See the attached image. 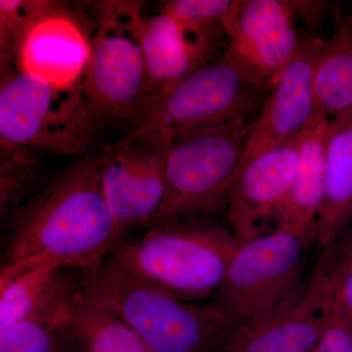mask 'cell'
Listing matches in <instances>:
<instances>
[{"mask_svg": "<svg viewBox=\"0 0 352 352\" xmlns=\"http://www.w3.org/2000/svg\"><path fill=\"white\" fill-rule=\"evenodd\" d=\"M103 152L87 153L51 175L4 232L0 286L38 264L87 270L124 242L104 198Z\"/></svg>", "mask_w": 352, "mask_h": 352, "instance_id": "cell-1", "label": "cell"}, {"mask_svg": "<svg viewBox=\"0 0 352 352\" xmlns=\"http://www.w3.org/2000/svg\"><path fill=\"white\" fill-rule=\"evenodd\" d=\"M83 291L120 316L150 352H223L237 330L212 302L179 300L105 263L78 270Z\"/></svg>", "mask_w": 352, "mask_h": 352, "instance_id": "cell-2", "label": "cell"}, {"mask_svg": "<svg viewBox=\"0 0 352 352\" xmlns=\"http://www.w3.org/2000/svg\"><path fill=\"white\" fill-rule=\"evenodd\" d=\"M239 243L232 231L212 220L168 222L124 241L106 261L179 300L210 302Z\"/></svg>", "mask_w": 352, "mask_h": 352, "instance_id": "cell-3", "label": "cell"}, {"mask_svg": "<svg viewBox=\"0 0 352 352\" xmlns=\"http://www.w3.org/2000/svg\"><path fill=\"white\" fill-rule=\"evenodd\" d=\"M91 54L82 92L94 138L111 127L138 126L149 105L143 55V3L110 0L94 4ZM129 131V132H131Z\"/></svg>", "mask_w": 352, "mask_h": 352, "instance_id": "cell-4", "label": "cell"}, {"mask_svg": "<svg viewBox=\"0 0 352 352\" xmlns=\"http://www.w3.org/2000/svg\"><path fill=\"white\" fill-rule=\"evenodd\" d=\"M250 126L247 120H237L173 135L166 157V194L149 226L210 220L226 212Z\"/></svg>", "mask_w": 352, "mask_h": 352, "instance_id": "cell-5", "label": "cell"}, {"mask_svg": "<svg viewBox=\"0 0 352 352\" xmlns=\"http://www.w3.org/2000/svg\"><path fill=\"white\" fill-rule=\"evenodd\" d=\"M314 233L274 228L239 243L212 302L239 328L272 314L302 288Z\"/></svg>", "mask_w": 352, "mask_h": 352, "instance_id": "cell-6", "label": "cell"}, {"mask_svg": "<svg viewBox=\"0 0 352 352\" xmlns=\"http://www.w3.org/2000/svg\"><path fill=\"white\" fill-rule=\"evenodd\" d=\"M82 85L53 87L15 67L1 71L0 140L38 152L87 154L95 138Z\"/></svg>", "mask_w": 352, "mask_h": 352, "instance_id": "cell-7", "label": "cell"}, {"mask_svg": "<svg viewBox=\"0 0 352 352\" xmlns=\"http://www.w3.org/2000/svg\"><path fill=\"white\" fill-rule=\"evenodd\" d=\"M265 90L247 72L222 56L152 98L132 131H159L173 136L247 120L256 112Z\"/></svg>", "mask_w": 352, "mask_h": 352, "instance_id": "cell-8", "label": "cell"}, {"mask_svg": "<svg viewBox=\"0 0 352 352\" xmlns=\"http://www.w3.org/2000/svg\"><path fill=\"white\" fill-rule=\"evenodd\" d=\"M173 138L164 131H131L102 151V191L124 239L132 229L150 226L163 203Z\"/></svg>", "mask_w": 352, "mask_h": 352, "instance_id": "cell-9", "label": "cell"}, {"mask_svg": "<svg viewBox=\"0 0 352 352\" xmlns=\"http://www.w3.org/2000/svg\"><path fill=\"white\" fill-rule=\"evenodd\" d=\"M298 7L289 0H237L224 29L223 56L266 85L295 56L303 36Z\"/></svg>", "mask_w": 352, "mask_h": 352, "instance_id": "cell-10", "label": "cell"}, {"mask_svg": "<svg viewBox=\"0 0 352 352\" xmlns=\"http://www.w3.org/2000/svg\"><path fill=\"white\" fill-rule=\"evenodd\" d=\"M332 296L326 245L298 293L272 314L237 328L223 352H312L325 327Z\"/></svg>", "mask_w": 352, "mask_h": 352, "instance_id": "cell-11", "label": "cell"}, {"mask_svg": "<svg viewBox=\"0 0 352 352\" xmlns=\"http://www.w3.org/2000/svg\"><path fill=\"white\" fill-rule=\"evenodd\" d=\"M323 38L303 36L295 56L266 85L270 92L252 122L240 166L300 135L318 111L314 69Z\"/></svg>", "mask_w": 352, "mask_h": 352, "instance_id": "cell-12", "label": "cell"}, {"mask_svg": "<svg viewBox=\"0 0 352 352\" xmlns=\"http://www.w3.org/2000/svg\"><path fill=\"white\" fill-rule=\"evenodd\" d=\"M300 136V135H298ZM298 136L241 166L229 194L226 215L240 243L275 228L298 166Z\"/></svg>", "mask_w": 352, "mask_h": 352, "instance_id": "cell-13", "label": "cell"}, {"mask_svg": "<svg viewBox=\"0 0 352 352\" xmlns=\"http://www.w3.org/2000/svg\"><path fill=\"white\" fill-rule=\"evenodd\" d=\"M91 54L90 36L82 22L56 2L23 38L15 68L53 87L82 85Z\"/></svg>", "mask_w": 352, "mask_h": 352, "instance_id": "cell-14", "label": "cell"}, {"mask_svg": "<svg viewBox=\"0 0 352 352\" xmlns=\"http://www.w3.org/2000/svg\"><path fill=\"white\" fill-rule=\"evenodd\" d=\"M143 55L150 100L204 65L227 43L224 30L206 29L178 20L161 8L143 24Z\"/></svg>", "mask_w": 352, "mask_h": 352, "instance_id": "cell-15", "label": "cell"}, {"mask_svg": "<svg viewBox=\"0 0 352 352\" xmlns=\"http://www.w3.org/2000/svg\"><path fill=\"white\" fill-rule=\"evenodd\" d=\"M330 122L327 113L319 108L298 136L295 182L277 215L275 228L315 234L325 195L326 145Z\"/></svg>", "mask_w": 352, "mask_h": 352, "instance_id": "cell-16", "label": "cell"}, {"mask_svg": "<svg viewBox=\"0 0 352 352\" xmlns=\"http://www.w3.org/2000/svg\"><path fill=\"white\" fill-rule=\"evenodd\" d=\"M325 161V195L315 228L319 249L352 223V109L331 119Z\"/></svg>", "mask_w": 352, "mask_h": 352, "instance_id": "cell-17", "label": "cell"}, {"mask_svg": "<svg viewBox=\"0 0 352 352\" xmlns=\"http://www.w3.org/2000/svg\"><path fill=\"white\" fill-rule=\"evenodd\" d=\"M78 288L32 312L23 320L0 329V352H73L76 340L73 309Z\"/></svg>", "mask_w": 352, "mask_h": 352, "instance_id": "cell-18", "label": "cell"}, {"mask_svg": "<svg viewBox=\"0 0 352 352\" xmlns=\"http://www.w3.org/2000/svg\"><path fill=\"white\" fill-rule=\"evenodd\" d=\"M317 105L330 119L352 109V7L323 38L314 69Z\"/></svg>", "mask_w": 352, "mask_h": 352, "instance_id": "cell-19", "label": "cell"}, {"mask_svg": "<svg viewBox=\"0 0 352 352\" xmlns=\"http://www.w3.org/2000/svg\"><path fill=\"white\" fill-rule=\"evenodd\" d=\"M69 270L61 263L48 261L22 271L0 286V329L23 320L78 285V270Z\"/></svg>", "mask_w": 352, "mask_h": 352, "instance_id": "cell-20", "label": "cell"}, {"mask_svg": "<svg viewBox=\"0 0 352 352\" xmlns=\"http://www.w3.org/2000/svg\"><path fill=\"white\" fill-rule=\"evenodd\" d=\"M73 328L82 352H150L126 322L82 287L74 305Z\"/></svg>", "mask_w": 352, "mask_h": 352, "instance_id": "cell-21", "label": "cell"}, {"mask_svg": "<svg viewBox=\"0 0 352 352\" xmlns=\"http://www.w3.org/2000/svg\"><path fill=\"white\" fill-rule=\"evenodd\" d=\"M50 176L38 151L0 140V224L6 232L18 212L41 191Z\"/></svg>", "mask_w": 352, "mask_h": 352, "instance_id": "cell-22", "label": "cell"}, {"mask_svg": "<svg viewBox=\"0 0 352 352\" xmlns=\"http://www.w3.org/2000/svg\"><path fill=\"white\" fill-rule=\"evenodd\" d=\"M46 0L0 1V67H15L16 55L23 38L32 25L55 6Z\"/></svg>", "mask_w": 352, "mask_h": 352, "instance_id": "cell-23", "label": "cell"}, {"mask_svg": "<svg viewBox=\"0 0 352 352\" xmlns=\"http://www.w3.org/2000/svg\"><path fill=\"white\" fill-rule=\"evenodd\" d=\"M328 245L333 302L352 321V223Z\"/></svg>", "mask_w": 352, "mask_h": 352, "instance_id": "cell-24", "label": "cell"}, {"mask_svg": "<svg viewBox=\"0 0 352 352\" xmlns=\"http://www.w3.org/2000/svg\"><path fill=\"white\" fill-rule=\"evenodd\" d=\"M237 0H170L164 2L162 8L187 24L224 30V25Z\"/></svg>", "mask_w": 352, "mask_h": 352, "instance_id": "cell-25", "label": "cell"}, {"mask_svg": "<svg viewBox=\"0 0 352 352\" xmlns=\"http://www.w3.org/2000/svg\"><path fill=\"white\" fill-rule=\"evenodd\" d=\"M312 352H352V321L333 302L325 327Z\"/></svg>", "mask_w": 352, "mask_h": 352, "instance_id": "cell-26", "label": "cell"}, {"mask_svg": "<svg viewBox=\"0 0 352 352\" xmlns=\"http://www.w3.org/2000/svg\"><path fill=\"white\" fill-rule=\"evenodd\" d=\"M76 344H78V342H76ZM73 352H82V351H80V347H78V346H76L75 351H74Z\"/></svg>", "mask_w": 352, "mask_h": 352, "instance_id": "cell-27", "label": "cell"}]
</instances>
